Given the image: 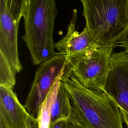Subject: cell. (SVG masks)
<instances>
[{"mask_svg": "<svg viewBox=\"0 0 128 128\" xmlns=\"http://www.w3.org/2000/svg\"><path fill=\"white\" fill-rule=\"evenodd\" d=\"M62 81L70 98V118L86 128H123L121 110L105 92L86 88L73 74Z\"/></svg>", "mask_w": 128, "mask_h": 128, "instance_id": "6da1fadb", "label": "cell"}, {"mask_svg": "<svg viewBox=\"0 0 128 128\" xmlns=\"http://www.w3.org/2000/svg\"><path fill=\"white\" fill-rule=\"evenodd\" d=\"M86 27L98 47L114 48L128 26L127 0H80Z\"/></svg>", "mask_w": 128, "mask_h": 128, "instance_id": "7a4b0ae2", "label": "cell"}, {"mask_svg": "<svg viewBox=\"0 0 128 128\" xmlns=\"http://www.w3.org/2000/svg\"><path fill=\"white\" fill-rule=\"evenodd\" d=\"M57 8L55 0H29L24 17L25 34L22 36L34 64L53 57V33Z\"/></svg>", "mask_w": 128, "mask_h": 128, "instance_id": "3957f363", "label": "cell"}, {"mask_svg": "<svg viewBox=\"0 0 128 128\" xmlns=\"http://www.w3.org/2000/svg\"><path fill=\"white\" fill-rule=\"evenodd\" d=\"M113 48L97 47L66 57L73 76L86 88L104 92Z\"/></svg>", "mask_w": 128, "mask_h": 128, "instance_id": "277c9868", "label": "cell"}, {"mask_svg": "<svg viewBox=\"0 0 128 128\" xmlns=\"http://www.w3.org/2000/svg\"><path fill=\"white\" fill-rule=\"evenodd\" d=\"M72 74L67 58L59 53L41 63L36 72L34 82L24 105L28 114L38 120L40 107L54 82Z\"/></svg>", "mask_w": 128, "mask_h": 128, "instance_id": "5b68a950", "label": "cell"}, {"mask_svg": "<svg viewBox=\"0 0 128 128\" xmlns=\"http://www.w3.org/2000/svg\"><path fill=\"white\" fill-rule=\"evenodd\" d=\"M104 92L128 113V52L112 53Z\"/></svg>", "mask_w": 128, "mask_h": 128, "instance_id": "8992f818", "label": "cell"}, {"mask_svg": "<svg viewBox=\"0 0 128 128\" xmlns=\"http://www.w3.org/2000/svg\"><path fill=\"white\" fill-rule=\"evenodd\" d=\"M19 22L8 10L5 0H0V52L4 56L17 73L23 69L18 48Z\"/></svg>", "mask_w": 128, "mask_h": 128, "instance_id": "52a82bcc", "label": "cell"}, {"mask_svg": "<svg viewBox=\"0 0 128 128\" xmlns=\"http://www.w3.org/2000/svg\"><path fill=\"white\" fill-rule=\"evenodd\" d=\"M29 116L12 88L0 86V124L6 128H28Z\"/></svg>", "mask_w": 128, "mask_h": 128, "instance_id": "ba28073f", "label": "cell"}, {"mask_svg": "<svg viewBox=\"0 0 128 128\" xmlns=\"http://www.w3.org/2000/svg\"><path fill=\"white\" fill-rule=\"evenodd\" d=\"M76 19L77 10L74 9L68 27L66 34L57 42L54 44V46L58 53L66 57L98 47L93 42L86 26L80 33L76 30Z\"/></svg>", "mask_w": 128, "mask_h": 128, "instance_id": "9c48e42d", "label": "cell"}, {"mask_svg": "<svg viewBox=\"0 0 128 128\" xmlns=\"http://www.w3.org/2000/svg\"><path fill=\"white\" fill-rule=\"evenodd\" d=\"M71 108L68 92L62 80L52 108L50 124L59 121H68Z\"/></svg>", "mask_w": 128, "mask_h": 128, "instance_id": "30bf717a", "label": "cell"}, {"mask_svg": "<svg viewBox=\"0 0 128 128\" xmlns=\"http://www.w3.org/2000/svg\"><path fill=\"white\" fill-rule=\"evenodd\" d=\"M62 80V78H59L54 82L40 107L38 119V128H50V125L51 108L56 96Z\"/></svg>", "mask_w": 128, "mask_h": 128, "instance_id": "8fae6325", "label": "cell"}, {"mask_svg": "<svg viewBox=\"0 0 128 128\" xmlns=\"http://www.w3.org/2000/svg\"><path fill=\"white\" fill-rule=\"evenodd\" d=\"M16 72L4 56L0 52V86L13 88Z\"/></svg>", "mask_w": 128, "mask_h": 128, "instance_id": "7c38bea8", "label": "cell"}, {"mask_svg": "<svg viewBox=\"0 0 128 128\" xmlns=\"http://www.w3.org/2000/svg\"><path fill=\"white\" fill-rule=\"evenodd\" d=\"M5 2L12 16L20 22L26 14L29 0H5Z\"/></svg>", "mask_w": 128, "mask_h": 128, "instance_id": "4fadbf2b", "label": "cell"}, {"mask_svg": "<svg viewBox=\"0 0 128 128\" xmlns=\"http://www.w3.org/2000/svg\"><path fill=\"white\" fill-rule=\"evenodd\" d=\"M118 44L124 47V50L128 52V26L120 38Z\"/></svg>", "mask_w": 128, "mask_h": 128, "instance_id": "5bb4252c", "label": "cell"}, {"mask_svg": "<svg viewBox=\"0 0 128 128\" xmlns=\"http://www.w3.org/2000/svg\"><path fill=\"white\" fill-rule=\"evenodd\" d=\"M28 128H38V120L32 118L30 116L28 118Z\"/></svg>", "mask_w": 128, "mask_h": 128, "instance_id": "9a60e30c", "label": "cell"}, {"mask_svg": "<svg viewBox=\"0 0 128 128\" xmlns=\"http://www.w3.org/2000/svg\"><path fill=\"white\" fill-rule=\"evenodd\" d=\"M68 121H69L72 124L74 128H86V127L82 125L81 124H80V122H78V121H76L74 118H70Z\"/></svg>", "mask_w": 128, "mask_h": 128, "instance_id": "2e32d148", "label": "cell"}, {"mask_svg": "<svg viewBox=\"0 0 128 128\" xmlns=\"http://www.w3.org/2000/svg\"><path fill=\"white\" fill-rule=\"evenodd\" d=\"M65 121H59L50 125V128H62Z\"/></svg>", "mask_w": 128, "mask_h": 128, "instance_id": "e0dca14e", "label": "cell"}, {"mask_svg": "<svg viewBox=\"0 0 128 128\" xmlns=\"http://www.w3.org/2000/svg\"><path fill=\"white\" fill-rule=\"evenodd\" d=\"M120 110L122 112L123 122L126 124V125L128 127V113L122 109H120Z\"/></svg>", "mask_w": 128, "mask_h": 128, "instance_id": "ac0fdd59", "label": "cell"}, {"mask_svg": "<svg viewBox=\"0 0 128 128\" xmlns=\"http://www.w3.org/2000/svg\"><path fill=\"white\" fill-rule=\"evenodd\" d=\"M62 128H74L72 124L69 121H66L64 122Z\"/></svg>", "mask_w": 128, "mask_h": 128, "instance_id": "d6986e66", "label": "cell"}, {"mask_svg": "<svg viewBox=\"0 0 128 128\" xmlns=\"http://www.w3.org/2000/svg\"><path fill=\"white\" fill-rule=\"evenodd\" d=\"M126 16H127V20H128V0H127V2H126Z\"/></svg>", "mask_w": 128, "mask_h": 128, "instance_id": "ffe728a7", "label": "cell"}, {"mask_svg": "<svg viewBox=\"0 0 128 128\" xmlns=\"http://www.w3.org/2000/svg\"><path fill=\"white\" fill-rule=\"evenodd\" d=\"M0 128H6L2 124H0Z\"/></svg>", "mask_w": 128, "mask_h": 128, "instance_id": "44dd1931", "label": "cell"}]
</instances>
